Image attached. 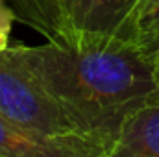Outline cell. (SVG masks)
<instances>
[{
	"instance_id": "cell-7",
	"label": "cell",
	"mask_w": 159,
	"mask_h": 157,
	"mask_svg": "<svg viewBox=\"0 0 159 157\" xmlns=\"http://www.w3.org/2000/svg\"><path fill=\"white\" fill-rule=\"evenodd\" d=\"M15 19L17 15L13 7L6 0H0V50H6L9 46V34Z\"/></svg>"
},
{
	"instance_id": "cell-2",
	"label": "cell",
	"mask_w": 159,
	"mask_h": 157,
	"mask_svg": "<svg viewBox=\"0 0 159 157\" xmlns=\"http://www.w3.org/2000/svg\"><path fill=\"white\" fill-rule=\"evenodd\" d=\"M141 4L143 0H13V11L52 43L100 37L135 43Z\"/></svg>"
},
{
	"instance_id": "cell-6",
	"label": "cell",
	"mask_w": 159,
	"mask_h": 157,
	"mask_svg": "<svg viewBox=\"0 0 159 157\" xmlns=\"http://www.w3.org/2000/svg\"><path fill=\"white\" fill-rule=\"evenodd\" d=\"M135 43L150 57L159 46V0H143L135 22Z\"/></svg>"
},
{
	"instance_id": "cell-4",
	"label": "cell",
	"mask_w": 159,
	"mask_h": 157,
	"mask_svg": "<svg viewBox=\"0 0 159 157\" xmlns=\"http://www.w3.org/2000/svg\"><path fill=\"white\" fill-rule=\"evenodd\" d=\"M107 148L80 133H44L0 113V157H106Z\"/></svg>"
},
{
	"instance_id": "cell-1",
	"label": "cell",
	"mask_w": 159,
	"mask_h": 157,
	"mask_svg": "<svg viewBox=\"0 0 159 157\" xmlns=\"http://www.w3.org/2000/svg\"><path fill=\"white\" fill-rule=\"evenodd\" d=\"M7 52L61 107L78 133L100 141L107 150L126 120L157 94L152 57L133 41H46L39 46H7Z\"/></svg>"
},
{
	"instance_id": "cell-8",
	"label": "cell",
	"mask_w": 159,
	"mask_h": 157,
	"mask_svg": "<svg viewBox=\"0 0 159 157\" xmlns=\"http://www.w3.org/2000/svg\"><path fill=\"white\" fill-rule=\"evenodd\" d=\"M152 67H154V79H156V87L159 92V46L152 52Z\"/></svg>"
},
{
	"instance_id": "cell-5",
	"label": "cell",
	"mask_w": 159,
	"mask_h": 157,
	"mask_svg": "<svg viewBox=\"0 0 159 157\" xmlns=\"http://www.w3.org/2000/svg\"><path fill=\"white\" fill-rule=\"evenodd\" d=\"M106 157H159V92L126 120Z\"/></svg>"
},
{
	"instance_id": "cell-3",
	"label": "cell",
	"mask_w": 159,
	"mask_h": 157,
	"mask_svg": "<svg viewBox=\"0 0 159 157\" xmlns=\"http://www.w3.org/2000/svg\"><path fill=\"white\" fill-rule=\"evenodd\" d=\"M0 113L44 133H78L61 107L11 57L7 48L0 50Z\"/></svg>"
}]
</instances>
